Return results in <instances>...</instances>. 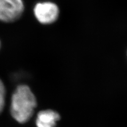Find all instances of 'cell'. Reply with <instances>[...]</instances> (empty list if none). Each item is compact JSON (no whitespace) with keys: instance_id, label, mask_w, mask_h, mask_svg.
Instances as JSON below:
<instances>
[{"instance_id":"obj_1","label":"cell","mask_w":127,"mask_h":127,"mask_svg":"<svg viewBox=\"0 0 127 127\" xmlns=\"http://www.w3.org/2000/svg\"><path fill=\"white\" fill-rule=\"evenodd\" d=\"M36 106V98L28 86L21 85L16 89L11 104V113L16 121L21 124L27 122Z\"/></svg>"},{"instance_id":"obj_6","label":"cell","mask_w":127,"mask_h":127,"mask_svg":"<svg viewBox=\"0 0 127 127\" xmlns=\"http://www.w3.org/2000/svg\"><path fill=\"white\" fill-rule=\"evenodd\" d=\"M0 48H1V41H0Z\"/></svg>"},{"instance_id":"obj_5","label":"cell","mask_w":127,"mask_h":127,"mask_svg":"<svg viewBox=\"0 0 127 127\" xmlns=\"http://www.w3.org/2000/svg\"><path fill=\"white\" fill-rule=\"evenodd\" d=\"M5 94V86L2 81L0 79V113L2 112L4 107Z\"/></svg>"},{"instance_id":"obj_3","label":"cell","mask_w":127,"mask_h":127,"mask_svg":"<svg viewBox=\"0 0 127 127\" xmlns=\"http://www.w3.org/2000/svg\"><path fill=\"white\" fill-rule=\"evenodd\" d=\"M25 10L23 0H0V21L12 22L21 17Z\"/></svg>"},{"instance_id":"obj_4","label":"cell","mask_w":127,"mask_h":127,"mask_svg":"<svg viewBox=\"0 0 127 127\" xmlns=\"http://www.w3.org/2000/svg\"><path fill=\"white\" fill-rule=\"evenodd\" d=\"M59 119L60 116L55 111L47 110L40 111L37 116V127H55Z\"/></svg>"},{"instance_id":"obj_2","label":"cell","mask_w":127,"mask_h":127,"mask_svg":"<svg viewBox=\"0 0 127 127\" xmlns=\"http://www.w3.org/2000/svg\"><path fill=\"white\" fill-rule=\"evenodd\" d=\"M59 12L56 4L50 1L39 2L33 8L35 18L42 25H50L56 21Z\"/></svg>"}]
</instances>
